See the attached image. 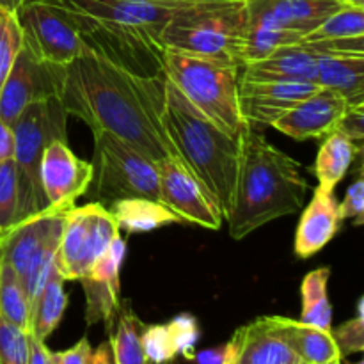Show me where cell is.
Listing matches in <instances>:
<instances>
[{
	"instance_id": "cell-14",
	"label": "cell",
	"mask_w": 364,
	"mask_h": 364,
	"mask_svg": "<svg viewBox=\"0 0 364 364\" xmlns=\"http://www.w3.org/2000/svg\"><path fill=\"white\" fill-rule=\"evenodd\" d=\"M63 213L60 210L48 208L0 233V258L16 272L20 281L25 279L41 252L53 242L60 240Z\"/></svg>"
},
{
	"instance_id": "cell-12",
	"label": "cell",
	"mask_w": 364,
	"mask_h": 364,
	"mask_svg": "<svg viewBox=\"0 0 364 364\" xmlns=\"http://www.w3.org/2000/svg\"><path fill=\"white\" fill-rule=\"evenodd\" d=\"M316 82L242 80L238 84V109L245 127L256 132L274 127L294 105L318 91Z\"/></svg>"
},
{
	"instance_id": "cell-41",
	"label": "cell",
	"mask_w": 364,
	"mask_h": 364,
	"mask_svg": "<svg viewBox=\"0 0 364 364\" xmlns=\"http://www.w3.org/2000/svg\"><path fill=\"white\" fill-rule=\"evenodd\" d=\"M28 341H31V364H50L48 348H46L45 341L38 340L28 333Z\"/></svg>"
},
{
	"instance_id": "cell-32",
	"label": "cell",
	"mask_w": 364,
	"mask_h": 364,
	"mask_svg": "<svg viewBox=\"0 0 364 364\" xmlns=\"http://www.w3.org/2000/svg\"><path fill=\"white\" fill-rule=\"evenodd\" d=\"M18 215V180L14 160L9 159L0 164V228L16 224Z\"/></svg>"
},
{
	"instance_id": "cell-36",
	"label": "cell",
	"mask_w": 364,
	"mask_h": 364,
	"mask_svg": "<svg viewBox=\"0 0 364 364\" xmlns=\"http://www.w3.org/2000/svg\"><path fill=\"white\" fill-rule=\"evenodd\" d=\"M364 105H350L343 117L338 123L336 130L343 134L345 137L350 139L354 144H358L363 149V139H364Z\"/></svg>"
},
{
	"instance_id": "cell-16",
	"label": "cell",
	"mask_w": 364,
	"mask_h": 364,
	"mask_svg": "<svg viewBox=\"0 0 364 364\" xmlns=\"http://www.w3.org/2000/svg\"><path fill=\"white\" fill-rule=\"evenodd\" d=\"M127 255V242L119 237L112 242L109 251L92 265L80 283L85 291V322L87 326L105 322L112 326L121 304L119 272Z\"/></svg>"
},
{
	"instance_id": "cell-45",
	"label": "cell",
	"mask_w": 364,
	"mask_h": 364,
	"mask_svg": "<svg viewBox=\"0 0 364 364\" xmlns=\"http://www.w3.org/2000/svg\"><path fill=\"white\" fill-rule=\"evenodd\" d=\"M354 364H364V361H358V363H354Z\"/></svg>"
},
{
	"instance_id": "cell-6",
	"label": "cell",
	"mask_w": 364,
	"mask_h": 364,
	"mask_svg": "<svg viewBox=\"0 0 364 364\" xmlns=\"http://www.w3.org/2000/svg\"><path fill=\"white\" fill-rule=\"evenodd\" d=\"M66 119L59 98L31 103L13 123L14 153L18 180V215L16 223L48 210V201L39 180L43 151L55 139L66 141Z\"/></svg>"
},
{
	"instance_id": "cell-21",
	"label": "cell",
	"mask_w": 364,
	"mask_h": 364,
	"mask_svg": "<svg viewBox=\"0 0 364 364\" xmlns=\"http://www.w3.org/2000/svg\"><path fill=\"white\" fill-rule=\"evenodd\" d=\"M315 82L343 95L350 105H364V53L322 55Z\"/></svg>"
},
{
	"instance_id": "cell-9",
	"label": "cell",
	"mask_w": 364,
	"mask_h": 364,
	"mask_svg": "<svg viewBox=\"0 0 364 364\" xmlns=\"http://www.w3.org/2000/svg\"><path fill=\"white\" fill-rule=\"evenodd\" d=\"M23 45L38 59L68 66L89 53L75 14L63 0H27L16 11Z\"/></svg>"
},
{
	"instance_id": "cell-5",
	"label": "cell",
	"mask_w": 364,
	"mask_h": 364,
	"mask_svg": "<svg viewBox=\"0 0 364 364\" xmlns=\"http://www.w3.org/2000/svg\"><path fill=\"white\" fill-rule=\"evenodd\" d=\"M164 77L213 124L231 137H240L242 121L238 109L240 68L164 50Z\"/></svg>"
},
{
	"instance_id": "cell-7",
	"label": "cell",
	"mask_w": 364,
	"mask_h": 364,
	"mask_svg": "<svg viewBox=\"0 0 364 364\" xmlns=\"http://www.w3.org/2000/svg\"><path fill=\"white\" fill-rule=\"evenodd\" d=\"M92 201L109 206L119 199L160 201L159 166L109 132H92Z\"/></svg>"
},
{
	"instance_id": "cell-22",
	"label": "cell",
	"mask_w": 364,
	"mask_h": 364,
	"mask_svg": "<svg viewBox=\"0 0 364 364\" xmlns=\"http://www.w3.org/2000/svg\"><path fill=\"white\" fill-rule=\"evenodd\" d=\"M363 149L358 144L340 134L338 130L331 132L327 137H323L322 146L316 155V162L313 171L318 180L316 191L320 192H334L336 185L343 180L347 171L354 164V160L361 155Z\"/></svg>"
},
{
	"instance_id": "cell-29",
	"label": "cell",
	"mask_w": 364,
	"mask_h": 364,
	"mask_svg": "<svg viewBox=\"0 0 364 364\" xmlns=\"http://www.w3.org/2000/svg\"><path fill=\"white\" fill-rule=\"evenodd\" d=\"M21 45H23V36L16 13L0 7V89L13 68Z\"/></svg>"
},
{
	"instance_id": "cell-25",
	"label": "cell",
	"mask_w": 364,
	"mask_h": 364,
	"mask_svg": "<svg viewBox=\"0 0 364 364\" xmlns=\"http://www.w3.org/2000/svg\"><path fill=\"white\" fill-rule=\"evenodd\" d=\"M64 283L66 281L60 276L59 269L53 270L52 277L43 288L41 295L32 308L31 334L38 340L45 341L63 320L64 311L68 308V294L64 291Z\"/></svg>"
},
{
	"instance_id": "cell-26",
	"label": "cell",
	"mask_w": 364,
	"mask_h": 364,
	"mask_svg": "<svg viewBox=\"0 0 364 364\" xmlns=\"http://www.w3.org/2000/svg\"><path fill=\"white\" fill-rule=\"evenodd\" d=\"M331 269L322 267L304 276L301 287L302 311L301 322L322 331H333V308L327 297Z\"/></svg>"
},
{
	"instance_id": "cell-4",
	"label": "cell",
	"mask_w": 364,
	"mask_h": 364,
	"mask_svg": "<svg viewBox=\"0 0 364 364\" xmlns=\"http://www.w3.org/2000/svg\"><path fill=\"white\" fill-rule=\"evenodd\" d=\"M247 18V0L192 4L167 21L160 43L167 50L242 68Z\"/></svg>"
},
{
	"instance_id": "cell-37",
	"label": "cell",
	"mask_w": 364,
	"mask_h": 364,
	"mask_svg": "<svg viewBox=\"0 0 364 364\" xmlns=\"http://www.w3.org/2000/svg\"><path fill=\"white\" fill-rule=\"evenodd\" d=\"M91 343L87 338H82L78 343L63 352H52L48 350L50 364H87L91 358Z\"/></svg>"
},
{
	"instance_id": "cell-17",
	"label": "cell",
	"mask_w": 364,
	"mask_h": 364,
	"mask_svg": "<svg viewBox=\"0 0 364 364\" xmlns=\"http://www.w3.org/2000/svg\"><path fill=\"white\" fill-rule=\"evenodd\" d=\"M224 364H304L277 333L272 316L238 327L226 343Z\"/></svg>"
},
{
	"instance_id": "cell-34",
	"label": "cell",
	"mask_w": 364,
	"mask_h": 364,
	"mask_svg": "<svg viewBox=\"0 0 364 364\" xmlns=\"http://www.w3.org/2000/svg\"><path fill=\"white\" fill-rule=\"evenodd\" d=\"M169 327L171 334L174 338V343H176L178 354L183 355L185 359L192 361L194 358V348L196 343L199 340V327H198V320L191 315H180L176 318L171 320L167 323Z\"/></svg>"
},
{
	"instance_id": "cell-2",
	"label": "cell",
	"mask_w": 364,
	"mask_h": 364,
	"mask_svg": "<svg viewBox=\"0 0 364 364\" xmlns=\"http://www.w3.org/2000/svg\"><path fill=\"white\" fill-rule=\"evenodd\" d=\"M308 181L301 164L267 141L259 132H240V160L226 223L235 240L258 228L302 210Z\"/></svg>"
},
{
	"instance_id": "cell-19",
	"label": "cell",
	"mask_w": 364,
	"mask_h": 364,
	"mask_svg": "<svg viewBox=\"0 0 364 364\" xmlns=\"http://www.w3.org/2000/svg\"><path fill=\"white\" fill-rule=\"evenodd\" d=\"M343 217L340 203L333 192L315 191L308 208L299 220L295 233V255L301 259H308L322 251L340 231Z\"/></svg>"
},
{
	"instance_id": "cell-24",
	"label": "cell",
	"mask_w": 364,
	"mask_h": 364,
	"mask_svg": "<svg viewBox=\"0 0 364 364\" xmlns=\"http://www.w3.org/2000/svg\"><path fill=\"white\" fill-rule=\"evenodd\" d=\"M146 323L132 309L130 302L121 301L112 326L109 327V340L112 343L116 364H148L142 350V331Z\"/></svg>"
},
{
	"instance_id": "cell-18",
	"label": "cell",
	"mask_w": 364,
	"mask_h": 364,
	"mask_svg": "<svg viewBox=\"0 0 364 364\" xmlns=\"http://www.w3.org/2000/svg\"><path fill=\"white\" fill-rule=\"evenodd\" d=\"M341 7V0H247L249 16L272 21L302 39Z\"/></svg>"
},
{
	"instance_id": "cell-11",
	"label": "cell",
	"mask_w": 364,
	"mask_h": 364,
	"mask_svg": "<svg viewBox=\"0 0 364 364\" xmlns=\"http://www.w3.org/2000/svg\"><path fill=\"white\" fill-rule=\"evenodd\" d=\"M156 166L162 205L176 213L181 223L196 224L212 231L223 228V212L183 164L176 160H164Z\"/></svg>"
},
{
	"instance_id": "cell-28",
	"label": "cell",
	"mask_w": 364,
	"mask_h": 364,
	"mask_svg": "<svg viewBox=\"0 0 364 364\" xmlns=\"http://www.w3.org/2000/svg\"><path fill=\"white\" fill-rule=\"evenodd\" d=\"M364 38V7L345 6L323 20L315 31L304 36L302 41H326V39Z\"/></svg>"
},
{
	"instance_id": "cell-31",
	"label": "cell",
	"mask_w": 364,
	"mask_h": 364,
	"mask_svg": "<svg viewBox=\"0 0 364 364\" xmlns=\"http://www.w3.org/2000/svg\"><path fill=\"white\" fill-rule=\"evenodd\" d=\"M0 364H31L27 331L13 326L0 315Z\"/></svg>"
},
{
	"instance_id": "cell-1",
	"label": "cell",
	"mask_w": 364,
	"mask_h": 364,
	"mask_svg": "<svg viewBox=\"0 0 364 364\" xmlns=\"http://www.w3.org/2000/svg\"><path fill=\"white\" fill-rule=\"evenodd\" d=\"M164 85V75L137 77L95 53H85L66 66L60 103L68 116L82 119L91 132L116 135L151 162H181L162 121Z\"/></svg>"
},
{
	"instance_id": "cell-13",
	"label": "cell",
	"mask_w": 364,
	"mask_h": 364,
	"mask_svg": "<svg viewBox=\"0 0 364 364\" xmlns=\"http://www.w3.org/2000/svg\"><path fill=\"white\" fill-rule=\"evenodd\" d=\"M39 180L48 208L66 212L89 191L92 166L91 162L78 159L66 141L55 139L43 151Z\"/></svg>"
},
{
	"instance_id": "cell-35",
	"label": "cell",
	"mask_w": 364,
	"mask_h": 364,
	"mask_svg": "<svg viewBox=\"0 0 364 364\" xmlns=\"http://www.w3.org/2000/svg\"><path fill=\"white\" fill-rule=\"evenodd\" d=\"M341 217L354 220L355 226H361L364 217V180L359 174L354 183L347 188L345 199L340 203Z\"/></svg>"
},
{
	"instance_id": "cell-43",
	"label": "cell",
	"mask_w": 364,
	"mask_h": 364,
	"mask_svg": "<svg viewBox=\"0 0 364 364\" xmlns=\"http://www.w3.org/2000/svg\"><path fill=\"white\" fill-rule=\"evenodd\" d=\"M345 6H354V7H364V0H341Z\"/></svg>"
},
{
	"instance_id": "cell-33",
	"label": "cell",
	"mask_w": 364,
	"mask_h": 364,
	"mask_svg": "<svg viewBox=\"0 0 364 364\" xmlns=\"http://www.w3.org/2000/svg\"><path fill=\"white\" fill-rule=\"evenodd\" d=\"M364 301L359 299L358 302V311H355L354 318L348 322L341 323L334 331H331L334 341L338 345L341 358H347L352 354H361L364 350V311H363Z\"/></svg>"
},
{
	"instance_id": "cell-46",
	"label": "cell",
	"mask_w": 364,
	"mask_h": 364,
	"mask_svg": "<svg viewBox=\"0 0 364 364\" xmlns=\"http://www.w3.org/2000/svg\"><path fill=\"white\" fill-rule=\"evenodd\" d=\"M2 231H4V230H2V228H0V233H2Z\"/></svg>"
},
{
	"instance_id": "cell-38",
	"label": "cell",
	"mask_w": 364,
	"mask_h": 364,
	"mask_svg": "<svg viewBox=\"0 0 364 364\" xmlns=\"http://www.w3.org/2000/svg\"><path fill=\"white\" fill-rule=\"evenodd\" d=\"M13 153H14L13 130H11V127H7V124L0 119V164L13 159Z\"/></svg>"
},
{
	"instance_id": "cell-23",
	"label": "cell",
	"mask_w": 364,
	"mask_h": 364,
	"mask_svg": "<svg viewBox=\"0 0 364 364\" xmlns=\"http://www.w3.org/2000/svg\"><path fill=\"white\" fill-rule=\"evenodd\" d=\"M107 208L116 219L119 230L123 228L128 233H146L167 224L181 223L180 217L171 212L166 205L146 198L119 199L110 203Z\"/></svg>"
},
{
	"instance_id": "cell-15",
	"label": "cell",
	"mask_w": 364,
	"mask_h": 364,
	"mask_svg": "<svg viewBox=\"0 0 364 364\" xmlns=\"http://www.w3.org/2000/svg\"><path fill=\"white\" fill-rule=\"evenodd\" d=\"M348 107L350 103L343 95L333 89L320 87L311 96L291 107L274 123L272 128L295 141L323 139L336 130Z\"/></svg>"
},
{
	"instance_id": "cell-40",
	"label": "cell",
	"mask_w": 364,
	"mask_h": 364,
	"mask_svg": "<svg viewBox=\"0 0 364 364\" xmlns=\"http://www.w3.org/2000/svg\"><path fill=\"white\" fill-rule=\"evenodd\" d=\"M87 364H116L110 340H105L98 348L91 352V358H89Z\"/></svg>"
},
{
	"instance_id": "cell-39",
	"label": "cell",
	"mask_w": 364,
	"mask_h": 364,
	"mask_svg": "<svg viewBox=\"0 0 364 364\" xmlns=\"http://www.w3.org/2000/svg\"><path fill=\"white\" fill-rule=\"evenodd\" d=\"M192 361L198 364H224L226 361V345L217 348H210V350H203L194 354Z\"/></svg>"
},
{
	"instance_id": "cell-10",
	"label": "cell",
	"mask_w": 364,
	"mask_h": 364,
	"mask_svg": "<svg viewBox=\"0 0 364 364\" xmlns=\"http://www.w3.org/2000/svg\"><path fill=\"white\" fill-rule=\"evenodd\" d=\"M66 66L45 63L38 59L25 45H21L13 68L0 89V119L13 127L20 114L31 103L59 98L63 92Z\"/></svg>"
},
{
	"instance_id": "cell-30",
	"label": "cell",
	"mask_w": 364,
	"mask_h": 364,
	"mask_svg": "<svg viewBox=\"0 0 364 364\" xmlns=\"http://www.w3.org/2000/svg\"><path fill=\"white\" fill-rule=\"evenodd\" d=\"M142 350H144L148 364H174L180 355L167 323L144 327V331H142Z\"/></svg>"
},
{
	"instance_id": "cell-27",
	"label": "cell",
	"mask_w": 364,
	"mask_h": 364,
	"mask_svg": "<svg viewBox=\"0 0 364 364\" xmlns=\"http://www.w3.org/2000/svg\"><path fill=\"white\" fill-rule=\"evenodd\" d=\"M0 315L31 333V302L20 277L0 258Z\"/></svg>"
},
{
	"instance_id": "cell-20",
	"label": "cell",
	"mask_w": 364,
	"mask_h": 364,
	"mask_svg": "<svg viewBox=\"0 0 364 364\" xmlns=\"http://www.w3.org/2000/svg\"><path fill=\"white\" fill-rule=\"evenodd\" d=\"M272 318L277 333L304 364H341L343 361L331 331L316 329L287 316Z\"/></svg>"
},
{
	"instance_id": "cell-3",
	"label": "cell",
	"mask_w": 364,
	"mask_h": 364,
	"mask_svg": "<svg viewBox=\"0 0 364 364\" xmlns=\"http://www.w3.org/2000/svg\"><path fill=\"white\" fill-rule=\"evenodd\" d=\"M162 121L167 135L192 176L223 212L230 213L240 160V137H231L203 116L166 78Z\"/></svg>"
},
{
	"instance_id": "cell-42",
	"label": "cell",
	"mask_w": 364,
	"mask_h": 364,
	"mask_svg": "<svg viewBox=\"0 0 364 364\" xmlns=\"http://www.w3.org/2000/svg\"><path fill=\"white\" fill-rule=\"evenodd\" d=\"M23 2H27V0H0V7H6V9L9 11H16Z\"/></svg>"
},
{
	"instance_id": "cell-8",
	"label": "cell",
	"mask_w": 364,
	"mask_h": 364,
	"mask_svg": "<svg viewBox=\"0 0 364 364\" xmlns=\"http://www.w3.org/2000/svg\"><path fill=\"white\" fill-rule=\"evenodd\" d=\"M119 237V226L109 208L91 201L63 213V233L57 269L64 281H80Z\"/></svg>"
},
{
	"instance_id": "cell-44",
	"label": "cell",
	"mask_w": 364,
	"mask_h": 364,
	"mask_svg": "<svg viewBox=\"0 0 364 364\" xmlns=\"http://www.w3.org/2000/svg\"><path fill=\"white\" fill-rule=\"evenodd\" d=\"M173 2H188V4H205V2H223V0H173Z\"/></svg>"
}]
</instances>
